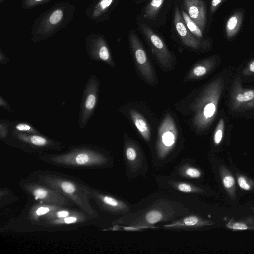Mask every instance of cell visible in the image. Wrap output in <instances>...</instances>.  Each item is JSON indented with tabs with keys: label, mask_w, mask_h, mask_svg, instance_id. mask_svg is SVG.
Segmentation results:
<instances>
[{
	"label": "cell",
	"mask_w": 254,
	"mask_h": 254,
	"mask_svg": "<svg viewBox=\"0 0 254 254\" xmlns=\"http://www.w3.org/2000/svg\"><path fill=\"white\" fill-rule=\"evenodd\" d=\"M224 89V80L218 77L201 91L190 108L194 113L192 123L197 131L207 129L214 119L218 103Z\"/></svg>",
	"instance_id": "1"
},
{
	"label": "cell",
	"mask_w": 254,
	"mask_h": 254,
	"mask_svg": "<svg viewBox=\"0 0 254 254\" xmlns=\"http://www.w3.org/2000/svg\"><path fill=\"white\" fill-rule=\"evenodd\" d=\"M75 7L69 3H58L41 14L32 26L33 39H46L59 32L73 17Z\"/></svg>",
	"instance_id": "2"
},
{
	"label": "cell",
	"mask_w": 254,
	"mask_h": 254,
	"mask_svg": "<svg viewBox=\"0 0 254 254\" xmlns=\"http://www.w3.org/2000/svg\"><path fill=\"white\" fill-rule=\"evenodd\" d=\"M178 137V130L172 117L167 115L160 124L158 130L157 152L163 158L174 148Z\"/></svg>",
	"instance_id": "3"
},
{
	"label": "cell",
	"mask_w": 254,
	"mask_h": 254,
	"mask_svg": "<svg viewBox=\"0 0 254 254\" xmlns=\"http://www.w3.org/2000/svg\"><path fill=\"white\" fill-rule=\"evenodd\" d=\"M140 29L160 64L164 67H170L172 56L164 40L145 23L140 24Z\"/></svg>",
	"instance_id": "4"
},
{
	"label": "cell",
	"mask_w": 254,
	"mask_h": 254,
	"mask_svg": "<svg viewBox=\"0 0 254 254\" xmlns=\"http://www.w3.org/2000/svg\"><path fill=\"white\" fill-rule=\"evenodd\" d=\"M130 47L140 73L149 83L155 80V74L151 63L138 37L134 31L129 34Z\"/></svg>",
	"instance_id": "5"
},
{
	"label": "cell",
	"mask_w": 254,
	"mask_h": 254,
	"mask_svg": "<svg viewBox=\"0 0 254 254\" xmlns=\"http://www.w3.org/2000/svg\"><path fill=\"white\" fill-rule=\"evenodd\" d=\"M230 107L236 111L254 108V89L244 88L239 77H237L232 84Z\"/></svg>",
	"instance_id": "6"
},
{
	"label": "cell",
	"mask_w": 254,
	"mask_h": 254,
	"mask_svg": "<svg viewBox=\"0 0 254 254\" xmlns=\"http://www.w3.org/2000/svg\"><path fill=\"white\" fill-rule=\"evenodd\" d=\"M173 23L177 35L185 46L193 49H198L201 47L200 39L189 30L177 6L174 10Z\"/></svg>",
	"instance_id": "7"
},
{
	"label": "cell",
	"mask_w": 254,
	"mask_h": 254,
	"mask_svg": "<svg viewBox=\"0 0 254 254\" xmlns=\"http://www.w3.org/2000/svg\"><path fill=\"white\" fill-rule=\"evenodd\" d=\"M186 12L203 31L206 23V11L203 0H183Z\"/></svg>",
	"instance_id": "8"
},
{
	"label": "cell",
	"mask_w": 254,
	"mask_h": 254,
	"mask_svg": "<svg viewBox=\"0 0 254 254\" xmlns=\"http://www.w3.org/2000/svg\"><path fill=\"white\" fill-rule=\"evenodd\" d=\"M116 0H95L91 5L86 10L87 16L95 22L105 19L107 12Z\"/></svg>",
	"instance_id": "9"
},
{
	"label": "cell",
	"mask_w": 254,
	"mask_h": 254,
	"mask_svg": "<svg viewBox=\"0 0 254 254\" xmlns=\"http://www.w3.org/2000/svg\"><path fill=\"white\" fill-rule=\"evenodd\" d=\"M130 117L139 133L147 141L150 139V130L144 117L135 109L130 110Z\"/></svg>",
	"instance_id": "10"
},
{
	"label": "cell",
	"mask_w": 254,
	"mask_h": 254,
	"mask_svg": "<svg viewBox=\"0 0 254 254\" xmlns=\"http://www.w3.org/2000/svg\"><path fill=\"white\" fill-rule=\"evenodd\" d=\"M213 61L207 59L199 63L189 72L187 76L188 80L200 78L205 76L211 69Z\"/></svg>",
	"instance_id": "11"
},
{
	"label": "cell",
	"mask_w": 254,
	"mask_h": 254,
	"mask_svg": "<svg viewBox=\"0 0 254 254\" xmlns=\"http://www.w3.org/2000/svg\"><path fill=\"white\" fill-rule=\"evenodd\" d=\"M243 17V12L238 11L229 18L225 26L226 35L228 38L233 37L238 32L242 24Z\"/></svg>",
	"instance_id": "12"
},
{
	"label": "cell",
	"mask_w": 254,
	"mask_h": 254,
	"mask_svg": "<svg viewBox=\"0 0 254 254\" xmlns=\"http://www.w3.org/2000/svg\"><path fill=\"white\" fill-rule=\"evenodd\" d=\"M165 0H151L145 7L143 11L144 17L153 20L157 17L162 8Z\"/></svg>",
	"instance_id": "13"
},
{
	"label": "cell",
	"mask_w": 254,
	"mask_h": 254,
	"mask_svg": "<svg viewBox=\"0 0 254 254\" xmlns=\"http://www.w3.org/2000/svg\"><path fill=\"white\" fill-rule=\"evenodd\" d=\"M94 35L98 46L99 58L104 61H109L111 59L110 54L103 37L99 33H96Z\"/></svg>",
	"instance_id": "14"
},
{
	"label": "cell",
	"mask_w": 254,
	"mask_h": 254,
	"mask_svg": "<svg viewBox=\"0 0 254 254\" xmlns=\"http://www.w3.org/2000/svg\"><path fill=\"white\" fill-rule=\"evenodd\" d=\"M181 14L184 22L189 30L195 36L200 39L203 38V31L199 26L187 14L186 11H181Z\"/></svg>",
	"instance_id": "15"
},
{
	"label": "cell",
	"mask_w": 254,
	"mask_h": 254,
	"mask_svg": "<svg viewBox=\"0 0 254 254\" xmlns=\"http://www.w3.org/2000/svg\"><path fill=\"white\" fill-rule=\"evenodd\" d=\"M224 131V121L223 118H221L216 127L214 134V142L218 145L221 142Z\"/></svg>",
	"instance_id": "16"
},
{
	"label": "cell",
	"mask_w": 254,
	"mask_h": 254,
	"mask_svg": "<svg viewBox=\"0 0 254 254\" xmlns=\"http://www.w3.org/2000/svg\"><path fill=\"white\" fill-rule=\"evenodd\" d=\"M51 0H23L21 6L23 9H28L44 4Z\"/></svg>",
	"instance_id": "17"
},
{
	"label": "cell",
	"mask_w": 254,
	"mask_h": 254,
	"mask_svg": "<svg viewBox=\"0 0 254 254\" xmlns=\"http://www.w3.org/2000/svg\"><path fill=\"white\" fill-rule=\"evenodd\" d=\"M162 218V214L158 211L153 210L149 212L145 216L147 222L153 224L159 222Z\"/></svg>",
	"instance_id": "18"
},
{
	"label": "cell",
	"mask_w": 254,
	"mask_h": 254,
	"mask_svg": "<svg viewBox=\"0 0 254 254\" xmlns=\"http://www.w3.org/2000/svg\"><path fill=\"white\" fill-rule=\"evenodd\" d=\"M102 200L106 205L112 208L121 209L124 207V204L121 203V202L109 196H103Z\"/></svg>",
	"instance_id": "19"
},
{
	"label": "cell",
	"mask_w": 254,
	"mask_h": 254,
	"mask_svg": "<svg viewBox=\"0 0 254 254\" xmlns=\"http://www.w3.org/2000/svg\"><path fill=\"white\" fill-rule=\"evenodd\" d=\"M201 220L195 216H190L185 218L181 224L187 226H199L202 224Z\"/></svg>",
	"instance_id": "20"
},
{
	"label": "cell",
	"mask_w": 254,
	"mask_h": 254,
	"mask_svg": "<svg viewBox=\"0 0 254 254\" xmlns=\"http://www.w3.org/2000/svg\"><path fill=\"white\" fill-rule=\"evenodd\" d=\"M223 186L227 190H230L234 187L235 181L233 177L229 174H226L223 176Z\"/></svg>",
	"instance_id": "21"
},
{
	"label": "cell",
	"mask_w": 254,
	"mask_h": 254,
	"mask_svg": "<svg viewBox=\"0 0 254 254\" xmlns=\"http://www.w3.org/2000/svg\"><path fill=\"white\" fill-rule=\"evenodd\" d=\"M185 175L190 178H198L201 175L200 171L195 168L189 167L184 171Z\"/></svg>",
	"instance_id": "22"
},
{
	"label": "cell",
	"mask_w": 254,
	"mask_h": 254,
	"mask_svg": "<svg viewBox=\"0 0 254 254\" xmlns=\"http://www.w3.org/2000/svg\"><path fill=\"white\" fill-rule=\"evenodd\" d=\"M61 187L64 192L68 194H72L75 191L74 185L69 182H64L61 184Z\"/></svg>",
	"instance_id": "23"
},
{
	"label": "cell",
	"mask_w": 254,
	"mask_h": 254,
	"mask_svg": "<svg viewBox=\"0 0 254 254\" xmlns=\"http://www.w3.org/2000/svg\"><path fill=\"white\" fill-rule=\"evenodd\" d=\"M177 189L180 191L184 193H190L194 191L193 187L186 183H180L176 185Z\"/></svg>",
	"instance_id": "24"
},
{
	"label": "cell",
	"mask_w": 254,
	"mask_h": 254,
	"mask_svg": "<svg viewBox=\"0 0 254 254\" xmlns=\"http://www.w3.org/2000/svg\"><path fill=\"white\" fill-rule=\"evenodd\" d=\"M126 156L129 161H134L137 157V152L135 149L132 146H129L126 150Z\"/></svg>",
	"instance_id": "25"
},
{
	"label": "cell",
	"mask_w": 254,
	"mask_h": 254,
	"mask_svg": "<svg viewBox=\"0 0 254 254\" xmlns=\"http://www.w3.org/2000/svg\"><path fill=\"white\" fill-rule=\"evenodd\" d=\"M227 226L229 228L234 230H245L248 228V226L242 222H230Z\"/></svg>",
	"instance_id": "26"
},
{
	"label": "cell",
	"mask_w": 254,
	"mask_h": 254,
	"mask_svg": "<svg viewBox=\"0 0 254 254\" xmlns=\"http://www.w3.org/2000/svg\"><path fill=\"white\" fill-rule=\"evenodd\" d=\"M90 157L85 153L78 154L75 158V161L78 165H84L87 164L90 161Z\"/></svg>",
	"instance_id": "27"
},
{
	"label": "cell",
	"mask_w": 254,
	"mask_h": 254,
	"mask_svg": "<svg viewBox=\"0 0 254 254\" xmlns=\"http://www.w3.org/2000/svg\"><path fill=\"white\" fill-rule=\"evenodd\" d=\"M238 183L240 187L244 190H249L251 186L248 184L245 178L243 176L238 177Z\"/></svg>",
	"instance_id": "28"
},
{
	"label": "cell",
	"mask_w": 254,
	"mask_h": 254,
	"mask_svg": "<svg viewBox=\"0 0 254 254\" xmlns=\"http://www.w3.org/2000/svg\"><path fill=\"white\" fill-rule=\"evenodd\" d=\"M96 102L95 97L93 94H90L86 101L85 106L88 109H92L94 108Z\"/></svg>",
	"instance_id": "29"
},
{
	"label": "cell",
	"mask_w": 254,
	"mask_h": 254,
	"mask_svg": "<svg viewBox=\"0 0 254 254\" xmlns=\"http://www.w3.org/2000/svg\"><path fill=\"white\" fill-rule=\"evenodd\" d=\"M34 195L36 198L43 199L47 196V192L42 188H38L34 191Z\"/></svg>",
	"instance_id": "30"
},
{
	"label": "cell",
	"mask_w": 254,
	"mask_h": 254,
	"mask_svg": "<svg viewBox=\"0 0 254 254\" xmlns=\"http://www.w3.org/2000/svg\"><path fill=\"white\" fill-rule=\"evenodd\" d=\"M31 140L33 144L38 146L44 145L46 143V141L44 138L38 136H32Z\"/></svg>",
	"instance_id": "31"
},
{
	"label": "cell",
	"mask_w": 254,
	"mask_h": 254,
	"mask_svg": "<svg viewBox=\"0 0 254 254\" xmlns=\"http://www.w3.org/2000/svg\"><path fill=\"white\" fill-rule=\"evenodd\" d=\"M226 0H212L210 4V11L213 13L218 8L219 5Z\"/></svg>",
	"instance_id": "32"
},
{
	"label": "cell",
	"mask_w": 254,
	"mask_h": 254,
	"mask_svg": "<svg viewBox=\"0 0 254 254\" xmlns=\"http://www.w3.org/2000/svg\"><path fill=\"white\" fill-rule=\"evenodd\" d=\"M16 127L17 130L20 131H28L31 128L29 125L24 124H18Z\"/></svg>",
	"instance_id": "33"
},
{
	"label": "cell",
	"mask_w": 254,
	"mask_h": 254,
	"mask_svg": "<svg viewBox=\"0 0 254 254\" xmlns=\"http://www.w3.org/2000/svg\"><path fill=\"white\" fill-rule=\"evenodd\" d=\"M49 211V209L47 207H41L39 208L36 211V213L37 215L40 216L48 213Z\"/></svg>",
	"instance_id": "34"
},
{
	"label": "cell",
	"mask_w": 254,
	"mask_h": 254,
	"mask_svg": "<svg viewBox=\"0 0 254 254\" xmlns=\"http://www.w3.org/2000/svg\"><path fill=\"white\" fill-rule=\"evenodd\" d=\"M69 213L67 211H62L58 212L57 214V215L59 218H64L67 216Z\"/></svg>",
	"instance_id": "35"
},
{
	"label": "cell",
	"mask_w": 254,
	"mask_h": 254,
	"mask_svg": "<svg viewBox=\"0 0 254 254\" xmlns=\"http://www.w3.org/2000/svg\"><path fill=\"white\" fill-rule=\"evenodd\" d=\"M76 221V218L74 217H66L64 219V221L66 223H71Z\"/></svg>",
	"instance_id": "36"
},
{
	"label": "cell",
	"mask_w": 254,
	"mask_h": 254,
	"mask_svg": "<svg viewBox=\"0 0 254 254\" xmlns=\"http://www.w3.org/2000/svg\"><path fill=\"white\" fill-rule=\"evenodd\" d=\"M249 70L251 72H254V60L249 65Z\"/></svg>",
	"instance_id": "37"
},
{
	"label": "cell",
	"mask_w": 254,
	"mask_h": 254,
	"mask_svg": "<svg viewBox=\"0 0 254 254\" xmlns=\"http://www.w3.org/2000/svg\"><path fill=\"white\" fill-rule=\"evenodd\" d=\"M5 0H0V3H1L2 2H3Z\"/></svg>",
	"instance_id": "38"
}]
</instances>
